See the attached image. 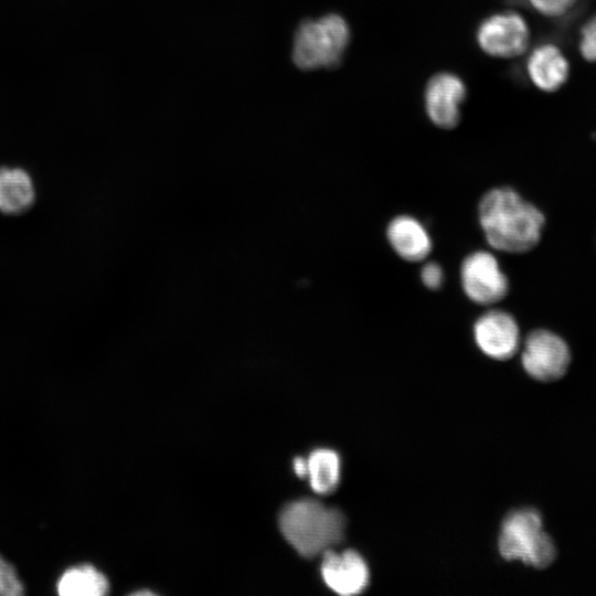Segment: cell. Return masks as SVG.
<instances>
[{
    "label": "cell",
    "mask_w": 596,
    "mask_h": 596,
    "mask_svg": "<svg viewBox=\"0 0 596 596\" xmlns=\"http://www.w3.org/2000/svg\"><path fill=\"white\" fill-rule=\"evenodd\" d=\"M478 217L489 245L505 253H524L540 241L544 215L512 188L487 191L478 204Z\"/></svg>",
    "instance_id": "obj_1"
},
{
    "label": "cell",
    "mask_w": 596,
    "mask_h": 596,
    "mask_svg": "<svg viewBox=\"0 0 596 596\" xmlns=\"http://www.w3.org/2000/svg\"><path fill=\"white\" fill-rule=\"evenodd\" d=\"M278 525L298 554L312 558L343 540L347 520L341 510L327 507L316 499L304 498L281 509Z\"/></svg>",
    "instance_id": "obj_2"
},
{
    "label": "cell",
    "mask_w": 596,
    "mask_h": 596,
    "mask_svg": "<svg viewBox=\"0 0 596 596\" xmlns=\"http://www.w3.org/2000/svg\"><path fill=\"white\" fill-rule=\"evenodd\" d=\"M350 38L349 24L340 14L304 20L294 34L292 62L304 71L336 67L344 56Z\"/></svg>",
    "instance_id": "obj_3"
},
{
    "label": "cell",
    "mask_w": 596,
    "mask_h": 596,
    "mask_svg": "<svg viewBox=\"0 0 596 596\" xmlns=\"http://www.w3.org/2000/svg\"><path fill=\"white\" fill-rule=\"evenodd\" d=\"M498 547L504 560L521 561L535 568L547 567L556 556V547L543 529L541 514L532 508L514 510L504 518Z\"/></svg>",
    "instance_id": "obj_4"
},
{
    "label": "cell",
    "mask_w": 596,
    "mask_h": 596,
    "mask_svg": "<svg viewBox=\"0 0 596 596\" xmlns=\"http://www.w3.org/2000/svg\"><path fill=\"white\" fill-rule=\"evenodd\" d=\"M460 280L466 296L482 306L501 301L509 290L497 258L486 251L473 252L462 260Z\"/></svg>",
    "instance_id": "obj_5"
},
{
    "label": "cell",
    "mask_w": 596,
    "mask_h": 596,
    "mask_svg": "<svg viewBox=\"0 0 596 596\" xmlns=\"http://www.w3.org/2000/svg\"><path fill=\"white\" fill-rule=\"evenodd\" d=\"M529 41V25L524 18L514 11L491 14L477 29L478 45L493 57L519 56L528 49Z\"/></svg>",
    "instance_id": "obj_6"
},
{
    "label": "cell",
    "mask_w": 596,
    "mask_h": 596,
    "mask_svg": "<svg viewBox=\"0 0 596 596\" xmlns=\"http://www.w3.org/2000/svg\"><path fill=\"white\" fill-rule=\"evenodd\" d=\"M571 361L565 341L549 330H534L525 339L522 365L533 379L551 382L562 377Z\"/></svg>",
    "instance_id": "obj_7"
},
{
    "label": "cell",
    "mask_w": 596,
    "mask_h": 596,
    "mask_svg": "<svg viewBox=\"0 0 596 596\" xmlns=\"http://www.w3.org/2000/svg\"><path fill=\"white\" fill-rule=\"evenodd\" d=\"M466 94V85L458 75L450 72L435 74L428 81L424 93L428 118L439 128L456 127Z\"/></svg>",
    "instance_id": "obj_8"
},
{
    "label": "cell",
    "mask_w": 596,
    "mask_h": 596,
    "mask_svg": "<svg viewBox=\"0 0 596 596\" xmlns=\"http://www.w3.org/2000/svg\"><path fill=\"white\" fill-rule=\"evenodd\" d=\"M324 584L341 596L363 593L370 583V571L364 558L354 550L336 552L332 549L322 554L320 566Z\"/></svg>",
    "instance_id": "obj_9"
},
{
    "label": "cell",
    "mask_w": 596,
    "mask_h": 596,
    "mask_svg": "<svg viewBox=\"0 0 596 596\" xmlns=\"http://www.w3.org/2000/svg\"><path fill=\"white\" fill-rule=\"evenodd\" d=\"M473 337L478 348L494 360L510 359L519 349V327L503 310L493 309L481 315L473 324Z\"/></svg>",
    "instance_id": "obj_10"
},
{
    "label": "cell",
    "mask_w": 596,
    "mask_h": 596,
    "mask_svg": "<svg viewBox=\"0 0 596 596\" xmlns=\"http://www.w3.org/2000/svg\"><path fill=\"white\" fill-rule=\"evenodd\" d=\"M526 72L534 86L542 92L552 93L566 83L570 63L557 45L542 43L530 53Z\"/></svg>",
    "instance_id": "obj_11"
},
{
    "label": "cell",
    "mask_w": 596,
    "mask_h": 596,
    "mask_svg": "<svg viewBox=\"0 0 596 596\" xmlns=\"http://www.w3.org/2000/svg\"><path fill=\"white\" fill-rule=\"evenodd\" d=\"M386 237L394 252L406 262L424 260L432 251L428 232L411 215L395 216L387 225Z\"/></svg>",
    "instance_id": "obj_12"
},
{
    "label": "cell",
    "mask_w": 596,
    "mask_h": 596,
    "mask_svg": "<svg viewBox=\"0 0 596 596\" xmlns=\"http://www.w3.org/2000/svg\"><path fill=\"white\" fill-rule=\"evenodd\" d=\"M34 201V187L28 172L19 168H0V212L18 214Z\"/></svg>",
    "instance_id": "obj_13"
},
{
    "label": "cell",
    "mask_w": 596,
    "mask_h": 596,
    "mask_svg": "<svg viewBox=\"0 0 596 596\" xmlns=\"http://www.w3.org/2000/svg\"><path fill=\"white\" fill-rule=\"evenodd\" d=\"M310 486L319 494L336 491L340 482L341 460L332 449L318 448L307 459Z\"/></svg>",
    "instance_id": "obj_14"
},
{
    "label": "cell",
    "mask_w": 596,
    "mask_h": 596,
    "mask_svg": "<svg viewBox=\"0 0 596 596\" xmlns=\"http://www.w3.org/2000/svg\"><path fill=\"white\" fill-rule=\"evenodd\" d=\"M108 587L105 575L88 564L68 568L57 582V592L62 596H102Z\"/></svg>",
    "instance_id": "obj_15"
},
{
    "label": "cell",
    "mask_w": 596,
    "mask_h": 596,
    "mask_svg": "<svg viewBox=\"0 0 596 596\" xmlns=\"http://www.w3.org/2000/svg\"><path fill=\"white\" fill-rule=\"evenodd\" d=\"M578 49L586 61L596 62V14L582 26Z\"/></svg>",
    "instance_id": "obj_16"
},
{
    "label": "cell",
    "mask_w": 596,
    "mask_h": 596,
    "mask_svg": "<svg viewBox=\"0 0 596 596\" xmlns=\"http://www.w3.org/2000/svg\"><path fill=\"white\" fill-rule=\"evenodd\" d=\"M23 593L14 568L0 556V596H18Z\"/></svg>",
    "instance_id": "obj_17"
},
{
    "label": "cell",
    "mask_w": 596,
    "mask_h": 596,
    "mask_svg": "<svg viewBox=\"0 0 596 596\" xmlns=\"http://www.w3.org/2000/svg\"><path fill=\"white\" fill-rule=\"evenodd\" d=\"M529 2L539 13L557 18L570 12L577 0H529Z\"/></svg>",
    "instance_id": "obj_18"
},
{
    "label": "cell",
    "mask_w": 596,
    "mask_h": 596,
    "mask_svg": "<svg viewBox=\"0 0 596 596\" xmlns=\"http://www.w3.org/2000/svg\"><path fill=\"white\" fill-rule=\"evenodd\" d=\"M444 270L435 262L426 263L421 270V280L430 290H437L444 283Z\"/></svg>",
    "instance_id": "obj_19"
},
{
    "label": "cell",
    "mask_w": 596,
    "mask_h": 596,
    "mask_svg": "<svg viewBox=\"0 0 596 596\" xmlns=\"http://www.w3.org/2000/svg\"><path fill=\"white\" fill-rule=\"evenodd\" d=\"M294 470L295 473L300 477L305 478L308 472V466H307V459L302 457H297L294 459Z\"/></svg>",
    "instance_id": "obj_20"
}]
</instances>
